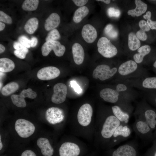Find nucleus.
I'll use <instances>...</instances> for the list:
<instances>
[{"label": "nucleus", "instance_id": "nucleus-7", "mask_svg": "<svg viewBox=\"0 0 156 156\" xmlns=\"http://www.w3.org/2000/svg\"><path fill=\"white\" fill-rule=\"evenodd\" d=\"M97 46L98 52L105 57L111 58L118 53V50L116 47L105 37H102L99 39Z\"/></svg>", "mask_w": 156, "mask_h": 156}, {"label": "nucleus", "instance_id": "nucleus-42", "mask_svg": "<svg viewBox=\"0 0 156 156\" xmlns=\"http://www.w3.org/2000/svg\"><path fill=\"white\" fill-rule=\"evenodd\" d=\"M14 53L16 56L21 59H24L27 54L26 53L23 51L16 50L14 51Z\"/></svg>", "mask_w": 156, "mask_h": 156}, {"label": "nucleus", "instance_id": "nucleus-25", "mask_svg": "<svg viewBox=\"0 0 156 156\" xmlns=\"http://www.w3.org/2000/svg\"><path fill=\"white\" fill-rule=\"evenodd\" d=\"M38 25V20L36 17L29 19L25 24L24 28L26 31L29 34H32L37 29Z\"/></svg>", "mask_w": 156, "mask_h": 156}, {"label": "nucleus", "instance_id": "nucleus-14", "mask_svg": "<svg viewBox=\"0 0 156 156\" xmlns=\"http://www.w3.org/2000/svg\"><path fill=\"white\" fill-rule=\"evenodd\" d=\"M60 71L57 68L53 66L43 68L39 70L37 74L38 79L42 80H48L55 78L59 76Z\"/></svg>", "mask_w": 156, "mask_h": 156}, {"label": "nucleus", "instance_id": "nucleus-38", "mask_svg": "<svg viewBox=\"0 0 156 156\" xmlns=\"http://www.w3.org/2000/svg\"><path fill=\"white\" fill-rule=\"evenodd\" d=\"M140 29L146 32L150 30L151 28L146 21L142 20H140L138 24Z\"/></svg>", "mask_w": 156, "mask_h": 156}, {"label": "nucleus", "instance_id": "nucleus-4", "mask_svg": "<svg viewBox=\"0 0 156 156\" xmlns=\"http://www.w3.org/2000/svg\"><path fill=\"white\" fill-rule=\"evenodd\" d=\"M84 143L73 135L68 140L62 143L59 149L60 156H79L81 146Z\"/></svg>", "mask_w": 156, "mask_h": 156}, {"label": "nucleus", "instance_id": "nucleus-30", "mask_svg": "<svg viewBox=\"0 0 156 156\" xmlns=\"http://www.w3.org/2000/svg\"><path fill=\"white\" fill-rule=\"evenodd\" d=\"M131 133L130 129L127 126L120 125L114 132L113 136L116 138L119 135H121L124 137H127L130 135Z\"/></svg>", "mask_w": 156, "mask_h": 156}, {"label": "nucleus", "instance_id": "nucleus-20", "mask_svg": "<svg viewBox=\"0 0 156 156\" xmlns=\"http://www.w3.org/2000/svg\"><path fill=\"white\" fill-rule=\"evenodd\" d=\"M151 51V48L148 45H144L137 49L138 53L134 54L133 58L134 61L138 64H141L144 58L149 55Z\"/></svg>", "mask_w": 156, "mask_h": 156}, {"label": "nucleus", "instance_id": "nucleus-48", "mask_svg": "<svg viewBox=\"0 0 156 156\" xmlns=\"http://www.w3.org/2000/svg\"><path fill=\"white\" fill-rule=\"evenodd\" d=\"M5 27V25L3 23L0 22V31H1L4 29Z\"/></svg>", "mask_w": 156, "mask_h": 156}, {"label": "nucleus", "instance_id": "nucleus-2", "mask_svg": "<svg viewBox=\"0 0 156 156\" xmlns=\"http://www.w3.org/2000/svg\"><path fill=\"white\" fill-rule=\"evenodd\" d=\"M116 75L118 81L149 76L147 70L140 67L137 63L131 60L127 61L120 65Z\"/></svg>", "mask_w": 156, "mask_h": 156}, {"label": "nucleus", "instance_id": "nucleus-1", "mask_svg": "<svg viewBox=\"0 0 156 156\" xmlns=\"http://www.w3.org/2000/svg\"><path fill=\"white\" fill-rule=\"evenodd\" d=\"M95 122L91 105L88 103L83 104L79 108L75 117L70 119L72 135L89 140H93Z\"/></svg>", "mask_w": 156, "mask_h": 156}, {"label": "nucleus", "instance_id": "nucleus-45", "mask_svg": "<svg viewBox=\"0 0 156 156\" xmlns=\"http://www.w3.org/2000/svg\"><path fill=\"white\" fill-rule=\"evenodd\" d=\"M146 22L151 29L156 30V21H153L150 19L147 20Z\"/></svg>", "mask_w": 156, "mask_h": 156}, {"label": "nucleus", "instance_id": "nucleus-13", "mask_svg": "<svg viewBox=\"0 0 156 156\" xmlns=\"http://www.w3.org/2000/svg\"><path fill=\"white\" fill-rule=\"evenodd\" d=\"M54 93L52 96V102L59 104L63 103L66 100L67 88L64 84L60 83L55 84L53 87Z\"/></svg>", "mask_w": 156, "mask_h": 156}, {"label": "nucleus", "instance_id": "nucleus-52", "mask_svg": "<svg viewBox=\"0 0 156 156\" xmlns=\"http://www.w3.org/2000/svg\"><path fill=\"white\" fill-rule=\"evenodd\" d=\"M3 147V145L1 141V135H0V150H1Z\"/></svg>", "mask_w": 156, "mask_h": 156}, {"label": "nucleus", "instance_id": "nucleus-34", "mask_svg": "<svg viewBox=\"0 0 156 156\" xmlns=\"http://www.w3.org/2000/svg\"><path fill=\"white\" fill-rule=\"evenodd\" d=\"M0 21L9 24H11L12 22V18L1 10L0 11Z\"/></svg>", "mask_w": 156, "mask_h": 156}, {"label": "nucleus", "instance_id": "nucleus-28", "mask_svg": "<svg viewBox=\"0 0 156 156\" xmlns=\"http://www.w3.org/2000/svg\"><path fill=\"white\" fill-rule=\"evenodd\" d=\"M19 88L17 83L12 82L7 84L2 88L1 93L4 96H7L15 92Z\"/></svg>", "mask_w": 156, "mask_h": 156}, {"label": "nucleus", "instance_id": "nucleus-32", "mask_svg": "<svg viewBox=\"0 0 156 156\" xmlns=\"http://www.w3.org/2000/svg\"><path fill=\"white\" fill-rule=\"evenodd\" d=\"M60 35L58 31L56 29L51 30L45 38L46 41H56L60 38Z\"/></svg>", "mask_w": 156, "mask_h": 156}, {"label": "nucleus", "instance_id": "nucleus-6", "mask_svg": "<svg viewBox=\"0 0 156 156\" xmlns=\"http://www.w3.org/2000/svg\"><path fill=\"white\" fill-rule=\"evenodd\" d=\"M99 96L105 101L112 103H115L121 99H127L134 96L130 94L118 91L115 88H106L101 90Z\"/></svg>", "mask_w": 156, "mask_h": 156}, {"label": "nucleus", "instance_id": "nucleus-40", "mask_svg": "<svg viewBox=\"0 0 156 156\" xmlns=\"http://www.w3.org/2000/svg\"><path fill=\"white\" fill-rule=\"evenodd\" d=\"M136 35L139 40L142 41H145L147 38V36L145 32L140 29L137 31Z\"/></svg>", "mask_w": 156, "mask_h": 156}, {"label": "nucleus", "instance_id": "nucleus-29", "mask_svg": "<svg viewBox=\"0 0 156 156\" xmlns=\"http://www.w3.org/2000/svg\"><path fill=\"white\" fill-rule=\"evenodd\" d=\"M39 0H25L23 2L22 8L26 11H33L36 10L38 6Z\"/></svg>", "mask_w": 156, "mask_h": 156}, {"label": "nucleus", "instance_id": "nucleus-53", "mask_svg": "<svg viewBox=\"0 0 156 156\" xmlns=\"http://www.w3.org/2000/svg\"><path fill=\"white\" fill-rule=\"evenodd\" d=\"M155 156H156V153L155 154Z\"/></svg>", "mask_w": 156, "mask_h": 156}, {"label": "nucleus", "instance_id": "nucleus-24", "mask_svg": "<svg viewBox=\"0 0 156 156\" xmlns=\"http://www.w3.org/2000/svg\"><path fill=\"white\" fill-rule=\"evenodd\" d=\"M140 42L135 33H130L128 36V46L129 49L135 51L140 47Z\"/></svg>", "mask_w": 156, "mask_h": 156}, {"label": "nucleus", "instance_id": "nucleus-33", "mask_svg": "<svg viewBox=\"0 0 156 156\" xmlns=\"http://www.w3.org/2000/svg\"><path fill=\"white\" fill-rule=\"evenodd\" d=\"M136 125L139 131L142 134L146 133L150 130L148 125L146 122L139 121L137 122Z\"/></svg>", "mask_w": 156, "mask_h": 156}, {"label": "nucleus", "instance_id": "nucleus-41", "mask_svg": "<svg viewBox=\"0 0 156 156\" xmlns=\"http://www.w3.org/2000/svg\"><path fill=\"white\" fill-rule=\"evenodd\" d=\"M70 85L71 87L73 88L75 91L77 93L79 94L82 92V89L75 81H71Z\"/></svg>", "mask_w": 156, "mask_h": 156}, {"label": "nucleus", "instance_id": "nucleus-47", "mask_svg": "<svg viewBox=\"0 0 156 156\" xmlns=\"http://www.w3.org/2000/svg\"><path fill=\"white\" fill-rule=\"evenodd\" d=\"M151 12L150 11H148L146 13V14L143 15V17L145 19L148 20L151 19Z\"/></svg>", "mask_w": 156, "mask_h": 156}, {"label": "nucleus", "instance_id": "nucleus-43", "mask_svg": "<svg viewBox=\"0 0 156 156\" xmlns=\"http://www.w3.org/2000/svg\"><path fill=\"white\" fill-rule=\"evenodd\" d=\"M72 1L76 5L81 7L86 4L88 2V0H73Z\"/></svg>", "mask_w": 156, "mask_h": 156}, {"label": "nucleus", "instance_id": "nucleus-36", "mask_svg": "<svg viewBox=\"0 0 156 156\" xmlns=\"http://www.w3.org/2000/svg\"><path fill=\"white\" fill-rule=\"evenodd\" d=\"M18 42L27 48L31 47L30 40H29L26 36H21L18 38Z\"/></svg>", "mask_w": 156, "mask_h": 156}, {"label": "nucleus", "instance_id": "nucleus-9", "mask_svg": "<svg viewBox=\"0 0 156 156\" xmlns=\"http://www.w3.org/2000/svg\"><path fill=\"white\" fill-rule=\"evenodd\" d=\"M118 67L111 68L108 65L103 64L98 66L94 70L92 76L95 79H99L101 81L109 79L116 75Z\"/></svg>", "mask_w": 156, "mask_h": 156}, {"label": "nucleus", "instance_id": "nucleus-51", "mask_svg": "<svg viewBox=\"0 0 156 156\" xmlns=\"http://www.w3.org/2000/svg\"><path fill=\"white\" fill-rule=\"evenodd\" d=\"M97 1L103 2L106 4H109L110 3L111 1L109 0H98Z\"/></svg>", "mask_w": 156, "mask_h": 156}, {"label": "nucleus", "instance_id": "nucleus-21", "mask_svg": "<svg viewBox=\"0 0 156 156\" xmlns=\"http://www.w3.org/2000/svg\"><path fill=\"white\" fill-rule=\"evenodd\" d=\"M135 8L133 9L129 10L127 14L133 17L139 16L144 13L146 11L147 5L140 0H135Z\"/></svg>", "mask_w": 156, "mask_h": 156}, {"label": "nucleus", "instance_id": "nucleus-16", "mask_svg": "<svg viewBox=\"0 0 156 156\" xmlns=\"http://www.w3.org/2000/svg\"><path fill=\"white\" fill-rule=\"evenodd\" d=\"M37 144L40 149L42 154L44 156H52L54 152V149L48 139L40 138L38 139Z\"/></svg>", "mask_w": 156, "mask_h": 156}, {"label": "nucleus", "instance_id": "nucleus-39", "mask_svg": "<svg viewBox=\"0 0 156 156\" xmlns=\"http://www.w3.org/2000/svg\"><path fill=\"white\" fill-rule=\"evenodd\" d=\"M144 94L147 98L153 100L156 104V90L144 92Z\"/></svg>", "mask_w": 156, "mask_h": 156}, {"label": "nucleus", "instance_id": "nucleus-35", "mask_svg": "<svg viewBox=\"0 0 156 156\" xmlns=\"http://www.w3.org/2000/svg\"><path fill=\"white\" fill-rule=\"evenodd\" d=\"M107 14L110 17L117 18L120 16V12L118 9H115L113 7H110L107 10Z\"/></svg>", "mask_w": 156, "mask_h": 156}, {"label": "nucleus", "instance_id": "nucleus-19", "mask_svg": "<svg viewBox=\"0 0 156 156\" xmlns=\"http://www.w3.org/2000/svg\"><path fill=\"white\" fill-rule=\"evenodd\" d=\"M136 151L131 146L128 144L121 146L113 152L112 156H136Z\"/></svg>", "mask_w": 156, "mask_h": 156}, {"label": "nucleus", "instance_id": "nucleus-11", "mask_svg": "<svg viewBox=\"0 0 156 156\" xmlns=\"http://www.w3.org/2000/svg\"><path fill=\"white\" fill-rule=\"evenodd\" d=\"M45 118L50 124L55 125L64 121L65 115L63 110L57 107H51L46 111Z\"/></svg>", "mask_w": 156, "mask_h": 156}, {"label": "nucleus", "instance_id": "nucleus-3", "mask_svg": "<svg viewBox=\"0 0 156 156\" xmlns=\"http://www.w3.org/2000/svg\"><path fill=\"white\" fill-rule=\"evenodd\" d=\"M120 125V121L114 114L108 116L100 127H95L93 140L100 135L103 139L110 138Z\"/></svg>", "mask_w": 156, "mask_h": 156}, {"label": "nucleus", "instance_id": "nucleus-23", "mask_svg": "<svg viewBox=\"0 0 156 156\" xmlns=\"http://www.w3.org/2000/svg\"><path fill=\"white\" fill-rule=\"evenodd\" d=\"M15 67L14 62L10 59L3 58L0 59V71L7 73L12 71Z\"/></svg>", "mask_w": 156, "mask_h": 156}, {"label": "nucleus", "instance_id": "nucleus-44", "mask_svg": "<svg viewBox=\"0 0 156 156\" xmlns=\"http://www.w3.org/2000/svg\"><path fill=\"white\" fill-rule=\"evenodd\" d=\"M21 156H36L35 153L30 150H27L23 152Z\"/></svg>", "mask_w": 156, "mask_h": 156}, {"label": "nucleus", "instance_id": "nucleus-18", "mask_svg": "<svg viewBox=\"0 0 156 156\" xmlns=\"http://www.w3.org/2000/svg\"><path fill=\"white\" fill-rule=\"evenodd\" d=\"M60 22V16L56 13H51L46 20L44 27L47 31L51 30L57 27Z\"/></svg>", "mask_w": 156, "mask_h": 156}, {"label": "nucleus", "instance_id": "nucleus-5", "mask_svg": "<svg viewBox=\"0 0 156 156\" xmlns=\"http://www.w3.org/2000/svg\"><path fill=\"white\" fill-rule=\"evenodd\" d=\"M117 82L125 83L131 87H134L145 92L156 90V76H149L127 79Z\"/></svg>", "mask_w": 156, "mask_h": 156}, {"label": "nucleus", "instance_id": "nucleus-50", "mask_svg": "<svg viewBox=\"0 0 156 156\" xmlns=\"http://www.w3.org/2000/svg\"><path fill=\"white\" fill-rule=\"evenodd\" d=\"M153 64L152 68L153 71L155 72L156 71V58Z\"/></svg>", "mask_w": 156, "mask_h": 156}, {"label": "nucleus", "instance_id": "nucleus-15", "mask_svg": "<svg viewBox=\"0 0 156 156\" xmlns=\"http://www.w3.org/2000/svg\"><path fill=\"white\" fill-rule=\"evenodd\" d=\"M82 36L87 43H91L96 39L97 33L95 28L90 24H86L83 27L81 30Z\"/></svg>", "mask_w": 156, "mask_h": 156}, {"label": "nucleus", "instance_id": "nucleus-46", "mask_svg": "<svg viewBox=\"0 0 156 156\" xmlns=\"http://www.w3.org/2000/svg\"><path fill=\"white\" fill-rule=\"evenodd\" d=\"M38 42L37 38L35 37H32L30 40V46L31 47H36Z\"/></svg>", "mask_w": 156, "mask_h": 156}, {"label": "nucleus", "instance_id": "nucleus-31", "mask_svg": "<svg viewBox=\"0 0 156 156\" xmlns=\"http://www.w3.org/2000/svg\"><path fill=\"white\" fill-rule=\"evenodd\" d=\"M104 32L106 35L112 39H115L118 36V31L112 24L106 25L104 29Z\"/></svg>", "mask_w": 156, "mask_h": 156}, {"label": "nucleus", "instance_id": "nucleus-54", "mask_svg": "<svg viewBox=\"0 0 156 156\" xmlns=\"http://www.w3.org/2000/svg\"><path fill=\"white\" fill-rule=\"evenodd\" d=\"M154 72L155 73V74H156V71H155Z\"/></svg>", "mask_w": 156, "mask_h": 156}, {"label": "nucleus", "instance_id": "nucleus-26", "mask_svg": "<svg viewBox=\"0 0 156 156\" xmlns=\"http://www.w3.org/2000/svg\"><path fill=\"white\" fill-rule=\"evenodd\" d=\"M114 115L120 121H126L129 118L128 114L124 112L118 106L114 105L112 107Z\"/></svg>", "mask_w": 156, "mask_h": 156}, {"label": "nucleus", "instance_id": "nucleus-37", "mask_svg": "<svg viewBox=\"0 0 156 156\" xmlns=\"http://www.w3.org/2000/svg\"><path fill=\"white\" fill-rule=\"evenodd\" d=\"M13 47L16 50L23 51L27 54L29 52L28 49L19 42H14L13 43Z\"/></svg>", "mask_w": 156, "mask_h": 156}, {"label": "nucleus", "instance_id": "nucleus-12", "mask_svg": "<svg viewBox=\"0 0 156 156\" xmlns=\"http://www.w3.org/2000/svg\"><path fill=\"white\" fill-rule=\"evenodd\" d=\"M37 96L36 93L31 88L23 90L19 95L12 94L11 98L13 103L16 106L23 108L26 106L25 98L34 99Z\"/></svg>", "mask_w": 156, "mask_h": 156}, {"label": "nucleus", "instance_id": "nucleus-17", "mask_svg": "<svg viewBox=\"0 0 156 156\" xmlns=\"http://www.w3.org/2000/svg\"><path fill=\"white\" fill-rule=\"evenodd\" d=\"M74 61L77 65H80L83 62L85 57L84 50L83 47L79 43H75L72 48Z\"/></svg>", "mask_w": 156, "mask_h": 156}, {"label": "nucleus", "instance_id": "nucleus-27", "mask_svg": "<svg viewBox=\"0 0 156 156\" xmlns=\"http://www.w3.org/2000/svg\"><path fill=\"white\" fill-rule=\"evenodd\" d=\"M144 115L146 122L152 128H154L156 125V113L154 110L148 109L146 110L144 113Z\"/></svg>", "mask_w": 156, "mask_h": 156}, {"label": "nucleus", "instance_id": "nucleus-22", "mask_svg": "<svg viewBox=\"0 0 156 156\" xmlns=\"http://www.w3.org/2000/svg\"><path fill=\"white\" fill-rule=\"evenodd\" d=\"M89 12V9L86 6H83L79 8L74 13L73 17V21L76 23H80L88 15Z\"/></svg>", "mask_w": 156, "mask_h": 156}, {"label": "nucleus", "instance_id": "nucleus-49", "mask_svg": "<svg viewBox=\"0 0 156 156\" xmlns=\"http://www.w3.org/2000/svg\"><path fill=\"white\" fill-rule=\"evenodd\" d=\"M5 47L2 44H0V53H1L3 52L5 50Z\"/></svg>", "mask_w": 156, "mask_h": 156}, {"label": "nucleus", "instance_id": "nucleus-10", "mask_svg": "<svg viewBox=\"0 0 156 156\" xmlns=\"http://www.w3.org/2000/svg\"><path fill=\"white\" fill-rule=\"evenodd\" d=\"M52 50L53 51L56 56L61 57L64 54L66 51V48L64 45L61 44L57 41H47L42 47V54L43 56H46Z\"/></svg>", "mask_w": 156, "mask_h": 156}, {"label": "nucleus", "instance_id": "nucleus-8", "mask_svg": "<svg viewBox=\"0 0 156 156\" xmlns=\"http://www.w3.org/2000/svg\"><path fill=\"white\" fill-rule=\"evenodd\" d=\"M15 129L20 137L26 138L33 134L35 131V127L34 125L29 120L19 119L15 122Z\"/></svg>", "mask_w": 156, "mask_h": 156}]
</instances>
